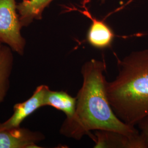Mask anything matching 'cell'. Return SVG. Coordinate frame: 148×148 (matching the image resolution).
I'll return each mask as SVG.
<instances>
[{
	"label": "cell",
	"instance_id": "1",
	"mask_svg": "<svg viewBox=\"0 0 148 148\" xmlns=\"http://www.w3.org/2000/svg\"><path fill=\"white\" fill-rule=\"evenodd\" d=\"M106 61L92 59L81 68L83 83L76 97V110L71 119H66L60 133L76 140L89 135L93 130L121 133L130 137L138 138L139 131L135 126L121 121L112 110L106 93Z\"/></svg>",
	"mask_w": 148,
	"mask_h": 148
},
{
	"label": "cell",
	"instance_id": "2",
	"mask_svg": "<svg viewBox=\"0 0 148 148\" xmlns=\"http://www.w3.org/2000/svg\"><path fill=\"white\" fill-rule=\"evenodd\" d=\"M119 73L106 81L107 98L116 116L135 126L148 117V49L117 59Z\"/></svg>",
	"mask_w": 148,
	"mask_h": 148
},
{
	"label": "cell",
	"instance_id": "3",
	"mask_svg": "<svg viewBox=\"0 0 148 148\" xmlns=\"http://www.w3.org/2000/svg\"><path fill=\"white\" fill-rule=\"evenodd\" d=\"M22 28L16 0H0V43L20 56L24 54L27 44Z\"/></svg>",
	"mask_w": 148,
	"mask_h": 148
},
{
	"label": "cell",
	"instance_id": "4",
	"mask_svg": "<svg viewBox=\"0 0 148 148\" xmlns=\"http://www.w3.org/2000/svg\"><path fill=\"white\" fill-rule=\"evenodd\" d=\"M42 133L24 127H7L0 122V148H39Z\"/></svg>",
	"mask_w": 148,
	"mask_h": 148
},
{
	"label": "cell",
	"instance_id": "5",
	"mask_svg": "<svg viewBox=\"0 0 148 148\" xmlns=\"http://www.w3.org/2000/svg\"><path fill=\"white\" fill-rule=\"evenodd\" d=\"M86 0H84L81 7L82 10L74 8L89 18L91 24L86 35V40L91 46L99 49L111 47L115 34L111 27L106 22L93 16L86 6Z\"/></svg>",
	"mask_w": 148,
	"mask_h": 148
},
{
	"label": "cell",
	"instance_id": "6",
	"mask_svg": "<svg viewBox=\"0 0 148 148\" xmlns=\"http://www.w3.org/2000/svg\"><path fill=\"white\" fill-rule=\"evenodd\" d=\"M49 88L45 85L37 86L32 95L27 101L16 103L13 107V113L8 119L2 122L7 127H21L25 119L39 108L45 106L44 98L46 91Z\"/></svg>",
	"mask_w": 148,
	"mask_h": 148
},
{
	"label": "cell",
	"instance_id": "7",
	"mask_svg": "<svg viewBox=\"0 0 148 148\" xmlns=\"http://www.w3.org/2000/svg\"><path fill=\"white\" fill-rule=\"evenodd\" d=\"M93 137L95 147H124L145 148L141 136L138 138H131L119 133L98 131Z\"/></svg>",
	"mask_w": 148,
	"mask_h": 148
},
{
	"label": "cell",
	"instance_id": "8",
	"mask_svg": "<svg viewBox=\"0 0 148 148\" xmlns=\"http://www.w3.org/2000/svg\"><path fill=\"white\" fill-rule=\"evenodd\" d=\"M55 0H22L17 3V11L23 27L29 26L34 21L42 19L45 10Z\"/></svg>",
	"mask_w": 148,
	"mask_h": 148
},
{
	"label": "cell",
	"instance_id": "9",
	"mask_svg": "<svg viewBox=\"0 0 148 148\" xmlns=\"http://www.w3.org/2000/svg\"><path fill=\"white\" fill-rule=\"evenodd\" d=\"M76 97H73L64 91H54L49 88L46 91L44 105L50 106L62 111L66 115V119H71L76 110Z\"/></svg>",
	"mask_w": 148,
	"mask_h": 148
},
{
	"label": "cell",
	"instance_id": "10",
	"mask_svg": "<svg viewBox=\"0 0 148 148\" xmlns=\"http://www.w3.org/2000/svg\"><path fill=\"white\" fill-rule=\"evenodd\" d=\"M13 51L5 45L0 47V105L3 102L10 87L14 65Z\"/></svg>",
	"mask_w": 148,
	"mask_h": 148
},
{
	"label": "cell",
	"instance_id": "11",
	"mask_svg": "<svg viewBox=\"0 0 148 148\" xmlns=\"http://www.w3.org/2000/svg\"><path fill=\"white\" fill-rule=\"evenodd\" d=\"M138 126L140 130V134L145 145V148H148V117L140 122Z\"/></svg>",
	"mask_w": 148,
	"mask_h": 148
},
{
	"label": "cell",
	"instance_id": "12",
	"mask_svg": "<svg viewBox=\"0 0 148 148\" xmlns=\"http://www.w3.org/2000/svg\"><path fill=\"white\" fill-rule=\"evenodd\" d=\"M101 2V3H104L107 0H99Z\"/></svg>",
	"mask_w": 148,
	"mask_h": 148
},
{
	"label": "cell",
	"instance_id": "13",
	"mask_svg": "<svg viewBox=\"0 0 148 148\" xmlns=\"http://www.w3.org/2000/svg\"><path fill=\"white\" fill-rule=\"evenodd\" d=\"M2 45H3V44H2L1 43H0V47H1V46Z\"/></svg>",
	"mask_w": 148,
	"mask_h": 148
}]
</instances>
